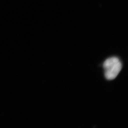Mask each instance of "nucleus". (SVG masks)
<instances>
[{"label":"nucleus","instance_id":"1","mask_svg":"<svg viewBox=\"0 0 128 128\" xmlns=\"http://www.w3.org/2000/svg\"><path fill=\"white\" fill-rule=\"evenodd\" d=\"M104 76L106 79L113 80L118 75L122 68V64L118 58L112 57L106 59L103 64Z\"/></svg>","mask_w":128,"mask_h":128}]
</instances>
